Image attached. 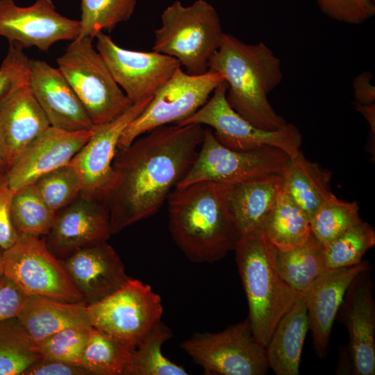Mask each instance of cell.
I'll return each instance as SVG.
<instances>
[{
    "mask_svg": "<svg viewBox=\"0 0 375 375\" xmlns=\"http://www.w3.org/2000/svg\"><path fill=\"white\" fill-rule=\"evenodd\" d=\"M197 124L164 125L117 149L102 202L112 234L155 214L186 175L203 140Z\"/></svg>",
    "mask_w": 375,
    "mask_h": 375,
    "instance_id": "obj_1",
    "label": "cell"
},
{
    "mask_svg": "<svg viewBox=\"0 0 375 375\" xmlns=\"http://www.w3.org/2000/svg\"><path fill=\"white\" fill-rule=\"evenodd\" d=\"M228 185L199 181L167 197L172 238L192 262L214 263L234 251L240 235L228 201Z\"/></svg>",
    "mask_w": 375,
    "mask_h": 375,
    "instance_id": "obj_2",
    "label": "cell"
},
{
    "mask_svg": "<svg viewBox=\"0 0 375 375\" xmlns=\"http://www.w3.org/2000/svg\"><path fill=\"white\" fill-rule=\"evenodd\" d=\"M209 70L224 78L228 104L253 125L274 131L287 124L267 98L281 83L283 74L280 59L265 43L247 44L224 33Z\"/></svg>",
    "mask_w": 375,
    "mask_h": 375,
    "instance_id": "obj_3",
    "label": "cell"
},
{
    "mask_svg": "<svg viewBox=\"0 0 375 375\" xmlns=\"http://www.w3.org/2000/svg\"><path fill=\"white\" fill-rule=\"evenodd\" d=\"M234 251L251 331L255 339L266 347L280 319L303 294L278 274L276 249L262 228L240 236Z\"/></svg>",
    "mask_w": 375,
    "mask_h": 375,
    "instance_id": "obj_4",
    "label": "cell"
},
{
    "mask_svg": "<svg viewBox=\"0 0 375 375\" xmlns=\"http://www.w3.org/2000/svg\"><path fill=\"white\" fill-rule=\"evenodd\" d=\"M161 21L152 51L176 58L190 74L208 72L224 34L215 8L206 0L189 6L176 1L163 10Z\"/></svg>",
    "mask_w": 375,
    "mask_h": 375,
    "instance_id": "obj_5",
    "label": "cell"
},
{
    "mask_svg": "<svg viewBox=\"0 0 375 375\" xmlns=\"http://www.w3.org/2000/svg\"><path fill=\"white\" fill-rule=\"evenodd\" d=\"M93 40L83 37L72 41L57 64L94 126L112 121L133 103L93 47Z\"/></svg>",
    "mask_w": 375,
    "mask_h": 375,
    "instance_id": "obj_6",
    "label": "cell"
},
{
    "mask_svg": "<svg viewBox=\"0 0 375 375\" xmlns=\"http://www.w3.org/2000/svg\"><path fill=\"white\" fill-rule=\"evenodd\" d=\"M290 160L286 152L274 147L249 151L228 149L217 141L211 129L205 128L195 160L176 188L205 181L232 185L281 174Z\"/></svg>",
    "mask_w": 375,
    "mask_h": 375,
    "instance_id": "obj_7",
    "label": "cell"
},
{
    "mask_svg": "<svg viewBox=\"0 0 375 375\" xmlns=\"http://www.w3.org/2000/svg\"><path fill=\"white\" fill-rule=\"evenodd\" d=\"M3 270L27 296L85 303L44 237L18 235L14 244L3 251Z\"/></svg>",
    "mask_w": 375,
    "mask_h": 375,
    "instance_id": "obj_8",
    "label": "cell"
},
{
    "mask_svg": "<svg viewBox=\"0 0 375 375\" xmlns=\"http://www.w3.org/2000/svg\"><path fill=\"white\" fill-rule=\"evenodd\" d=\"M180 346L206 375H264L269 369L248 317L218 333H194Z\"/></svg>",
    "mask_w": 375,
    "mask_h": 375,
    "instance_id": "obj_9",
    "label": "cell"
},
{
    "mask_svg": "<svg viewBox=\"0 0 375 375\" xmlns=\"http://www.w3.org/2000/svg\"><path fill=\"white\" fill-rule=\"evenodd\" d=\"M224 81L219 73L212 70L193 75L179 67L144 110L127 126L117 149L128 147L136 138L153 128L176 124L187 119L204 105Z\"/></svg>",
    "mask_w": 375,
    "mask_h": 375,
    "instance_id": "obj_10",
    "label": "cell"
},
{
    "mask_svg": "<svg viewBox=\"0 0 375 375\" xmlns=\"http://www.w3.org/2000/svg\"><path fill=\"white\" fill-rule=\"evenodd\" d=\"M227 85L219 84L208 100L194 114L176 124H197L211 127L217 141L235 151H249L265 147H277L291 158L301 151L302 135L293 124L274 131L260 129L236 112L226 96Z\"/></svg>",
    "mask_w": 375,
    "mask_h": 375,
    "instance_id": "obj_11",
    "label": "cell"
},
{
    "mask_svg": "<svg viewBox=\"0 0 375 375\" xmlns=\"http://www.w3.org/2000/svg\"><path fill=\"white\" fill-rule=\"evenodd\" d=\"M88 308L92 327L133 349L161 321L163 312L160 295L149 285L132 278Z\"/></svg>",
    "mask_w": 375,
    "mask_h": 375,
    "instance_id": "obj_12",
    "label": "cell"
},
{
    "mask_svg": "<svg viewBox=\"0 0 375 375\" xmlns=\"http://www.w3.org/2000/svg\"><path fill=\"white\" fill-rule=\"evenodd\" d=\"M94 38L97 51L132 103L153 97L181 67L176 58L155 51L124 49L103 32Z\"/></svg>",
    "mask_w": 375,
    "mask_h": 375,
    "instance_id": "obj_13",
    "label": "cell"
},
{
    "mask_svg": "<svg viewBox=\"0 0 375 375\" xmlns=\"http://www.w3.org/2000/svg\"><path fill=\"white\" fill-rule=\"evenodd\" d=\"M80 28L79 20L60 14L51 0H35L28 6L0 0V36L23 49L48 51L57 42L76 39Z\"/></svg>",
    "mask_w": 375,
    "mask_h": 375,
    "instance_id": "obj_14",
    "label": "cell"
},
{
    "mask_svg": "<svg viewBox=\"0 0 375 375\" xmlns=\"http://www.w3.org/2000/svg\"><path fill=\"white\" fill-rule=\"evenodd\" d=\"M370 270L353 279L336 316L348 331L346 361L348 374L354 375L375 374V303Z\"/></svg>",
    "mask_w": 375,
    "mask_h": 375,
    "instance_id": "obj_15",
    "label": "cell"
},
{
    "mask_svg": "<svg viewBox=\"0 0 375 375\" xmlns=\"http://www.w3.org/2000/svg\"><path fill=\"white\" fill-rule=\"evenodd\" d=\"M151 99L133 103L112 121L94 126L89 140L69 162L82 179V194L102 201L112 180V162L119 140L127 126L144 110Z\"/></svg>",
    "mask_w": 375,
    "mask_h": 375,
    "instance_id": "obj_16",
    "label": "cell"
},
{
    "mask_svg": "<svg viewBox=\"0 0 375 375\" xmlns=\"http://www.w3.org/2000/svg\"><path fill=\"white\" fill-rule=\"evenodd\" d=\"M92 133L93 128L72 131L49 127L8 167L6 174L12 190L33 184L44 175L68 165Z\"/></svg>",
    "mask_w": 375,
    "mask_h": 375,
    "instance_id": "obj_17",
    "label": "cell"
},
{
    "mask_svg": "<svg viewBox=\"0 0 375 375\" xmlns=\"http://www.w3.org/2000/svg\"><path fill=\"white\" fill-rule=\"evenodd\" d=\"M111 235L106 206L101 200L81 193L56 212L44 238L49 250L63 258L79 249L108 241Z\"/></svg>",
    "mask_w": 375,
    "mask_h": 375,
    "instance_id": "obj_18",
    "label": "cell"
},
{
    "mask_svg": "<svg viewBox=\"0 0 375 375\" xmlns=\"http://www.w3.org/2000/svg\"><path fill=\"white\" fill-rule=\"evenodd\" d=\"M60 260L87 305L112 294L131 278L107 241L79 249Z\"/></svg>",
    "mask_w": 375,
    "mask_h": 375,
    "instance_id": "obj_19",
    "label": "cell"
},
{
    "mask_svg": "<svg viewBox=\"0 0 375 375\" xmlns=\"http://www.w3.org/2000/svg\"><path fill=\"white\" fill-rule=\"evenodd\" d=\"M28 86L51 126L72 131L93 128L83 106L58 68L31 60Z\"/></svg>",
    "mask_w": 375,
    "mask_h": 375,
    "instance_id": "obj_20",
    "label": "cell"
},
{
    "mask_svg": "<svg viewBox=\"0 0 375 375\" xmlns=\"http://www.w3.org/2000/svg\"><path fill=\"white\" fill-rule=\"evenodd\" d=\"M367 269H371L367 260L328 269L304 294L309 329L318 358L323 359L327 356L333 324L347 288L360 272Z\"/></svg>",
    "mask_w": 375,
    "mask_h": 375,
    "instance_id": "obj_21",
    "label": "cell"
},
{
    "mask_svg": "<svg viewBox=\"0 0 375 375\" xmlns=\"http://www.w3.org/2000/svg\"><path fill=\"white\" fill-rule=\"evenodd\" d=\"M0 124L10 164L31 141L51 126L28 83L13 89L0 100Z\"/></svg>",
    "mask_w": 375,
    "mask_h": 375,
    "instance_id": "obj_22",
    "label": "cell"
},
{
    "mask_svg": "<svg viewBox=\"0 0 375 375\" xmlns=\"http://www.w3.org/2000/svg\"><path fill=\"white\" fill-rule=\"evenodd\" d=\"M283 186V174L228 185L230 212L240 236L261 228Z\"/></svg>",
    "mask_w": 375,
    "mask_h": 375,
    "instance_id": "obj_23",
    "label": "cell"
},
{
    "mask_svg": "<svg viewBox=\"0 0 375 375\" xmlns=\"http://www.w3.org/2000/svg\"><path fill=\"white\" fill-rule=\"evenodd\" d=\"M309 330L307 302L302 294L276 324L265 347L269 368L277 375H298Z\"/></svg>",
    "mask_w": 375,
    "mask_h": 375,
    "instance_id": "obj_24",
    "label": "cell"
},
{
    "mask_svg": "<svg viewBox=\"0 0 375 375\" xmlns=\"http://www.w3.org/2000/svg\"><path fill=\"white\" fill-rule=\"evenodd\" d=\"M17 318L35 342L69 326H92L86 303L38 296H28Z\"/></svg>",
    "mask_w": 375,
    "mask_h": 375,
    "instance_id": "obj_25",
    "label": "cell"
},
{
    "mask_svg": "<svg viewBox=\"0 0 375 375\" xmlns=\"http://www.w3.org/2000/svg\"><path fill=\"white\" fill-rule=\"evenodd\" d=\"M332 172L306 158L300 151L291 158L283 174V186L311 219L319 206L333 193Z\"/></svg>",
    "mask_w": 375,
    "mask_h": 375,
    "instance_id": "obj_26",
    "label": "cell"
},
{
    "mask_svg": "<svg viewBox=\"0 0 375 375\" xmlns=\"http://www.w3.org/2000/svg\"><path fill=\"white\" fill-rule=\"evenodd\" d=\"M261 228L272 244L281 251L302 245L312 233L310 217L283 186Z\"/></svg>",
    "mask_w": 375,
    "mask_h": 375,
    "instance_id": "obj_27",
    "label": "cell"
},
{
    "mask_svg": "<svg viewBox=\"0 0 375 375\" xmlns=\"http://www.w3.org/2000/svg\"><path fill=\"white\" fill-rule=\"evenodd\" d=\"M276 267L281 278L304 294L328 269L324 260V245L312 234L293 249H276Z\"/></svg>",
    "mask_w": 375,
    "mask_h": 375,
    "instance_id": "obj_28",
    "label": "cell"
},
{
    "mask_svg": "<svg viewBox=\"0 0 375 375\" xmlns=\"http://www.w3.org/2000/svg\"><path fill=\"white\" fill-rule=\"evenodd\" d=\"M172 337L169 328L161 321L155 324L132 350L123 375H187L181 365L162 352V344Z\"/></svg>",
    "mask_w": 375,
    "mask_h": 375,
    "instance_id": "obj_29",
    "label": "cell"
},
{
    "mask_svg": "<svg viewBox=\"0 0 375 375\" xmlns=\"http://www.w3.org/2000/svg\"><path fill=\"white\" fill-rule=\"evenodd\" d=\"M41 358L36 342L17 317L0 322V375H23Z\"/></svg>",
    "mask_w": 375,
    "mask_h": 375,
    "instance_id": "obj_30",
    "label": "cell"
},
{
    "mask_svg": "<svg viewBox=\"0 0 375 375\" xmlns=\"http://www.w3.org/2000/svg\"><path fill=\"white\" fill-rule=\"evenodd\" d=\"M55 215L56 212L43 201L34 184L14 192L10 218L18 235L44 237L52 226Z\"/></svg>",
    "mask_w": 375,
    "mask_h": 375,
    "instance_id": "obj_31",
    "label": "cell"
},
{
    "mask_svg": "<svg viewBox=\"0 0 375 375\" xmlns=\"http://www.w3.org/2000/svg\"><path fill=\"white\" fill-rule=\"evenodd\" d=\"M133 349L92 327L81 364L91 375H123Z\"/></svg>",
    "mask_w": 375,
    "mask_h": 375,
    "instance_id": "obj_32",
    "label": "cell"
},
{
    "mask_svg": "<svg viewBox=\"0 0 375 375\" xmlns=\"http://www.w3.org/2000/svg\"><path fill=\"white\" fill-rule=\"evenodd\" d=\"M374 245L373 227L360 219L324 247L326 266L335 269L358 264Z\"/></svg>",
    "mask_w": 375,
    "mask_h": 375,
    "instance_id": "obj_33",
    "label": "cell"
},
{
    "mask_svg": "<svg viewBox=\"0 0 375 375\" xmlns=\"http://www.w3.org/2000/svg\"><path fill=\"white\" fill-rule=\"evenodd\" d=\"M137 0H81L80 33L78 38H94L110 31L132 16Z\"/></svg>",
    "mask_w": 375,
    "mask_h": 375,
    "instance_id": "obj_34",
    "label": "cell"
},
{
    "mask_svg": "<svg viewBox=\"0 0 375 375\" xmlns=\"http://www.w3.org/2000/svg\"><path fill=\"white\" fill-rule=\"evenodd\" d=\"M360 219L356 201H345L333 194L312 217L311 231L325 247Z\"/></svg>",
    "mask_w": 375,
    "mask_h": 375,
    "instance_id": "obj_35",
    "label": "cell"
},
{
    "mask_svg": "<svg viewBox=\"0 0 375 375\" xmlns=\"http://www.w3.org/2000/svg\"><path fill=\"white\" fill-rule=\"evenodd\" d=\"M33 184L43 201L55 212L73 201L83 190L78 172L69 163L44 175Z\"/></svg>",
    "mask_w": 375,
    "mask_h": 375,
    "instance_id": "obj_36",
    "label": "cell"
},
{
    "mask_svg": "<svg viewBox=\"0 0 375 375\" xmlns=\"http://www.w3.org/2000/svg\"><path fill=\"white\" fill-rule=\"evenodd\" d=\"M92 326H74L62 329L36 342L42 358L81 365V360Z\"/></svg>",
    "mask_w": 375,
    "mask_h": 375,
    "instance_id": "obj_37",
    "label": "cell"
},
{
    "mask_svg": "<svg viewBox=\"0 0 375 375\" xmlns=\"http://www.w3.org/2000/svg\"><path fill=\"white\" fill-rule=\"evenodd\" d=\"M321 11L333 20L358 25L373 17L375 2L372 0H315Z\"/></svg>",
    "mask_w": 375,
    "mask_h": 375,
    "instance_id": "obj_38",
    "label": "cell"
},
{
    "mask_svg": "<svg viewBox=\"0 0 375 375\" xmlns=\"http://www.w3.org/2000/svg\"><path fill=\"white\" fill-rule=\"evenodd\" d=\"M30 62L23 48L10 43L0 67V100L13 89L28 83Z\"/></svg>",
    "mask_w": 375,
    "mask_h": 375,
    "instance_id": "obj_39",
    "label": "cell"
},
{
    "mask_svg": "<svg viewBox=\"0 0 375 375\" xmlns=\"http://www.w3.org/2000/svg\"><path fill=\"white\" fill-rule=\"evenodd\" d=\"M13 193L6 172H0V247L3 250L12 246L18 237L10 218Z\"/></svg>",
    "mask_w": 375,
    "mask_h": 375,
    "instance_id": "obj_40",
    "label": "cell"
},
{
    "mask_svg": "<svg viewBox=\"0 0 375 375\" xmlns=\"http://www.w3.org/2000/svg\"><path fill=\"white\" fill-rule=\"evenodd\" d=\"M28 296L5 274L0 276V322L17 317Z\"/></svg>",
    "mask_w": 375,
    "mask_h": 375,
    "instance_id": "obj_41",
    "label": "cell"
},
{
    "mask_svg": "<svg viewBox=\"0 0 375 375\" xmlns=\"http://www.w3.org/2000/svg\"><path fill=\"white\" fill-rule=\"evenodd\" d=\"M23 375H91V374L80 365L41 358L30 366Z\"/></svg>",
    "mask_w": 375,
    "mask_h": 375,
    "instance_id": "obj_42",
    "label": "cell"
},
{
    "mask_svg": "<svg viewBox=\"0 0 375 375\" xmlns=\"http://www.w3.org/2000/svg\"><path fill=\"white\" fill-rule=\"evenodd\" d=\"M373 75L364 72L353 81V97L356 103L369 104L375 103V87L371 83Z\"/></svg>",
    "mask_w": 375,
    "mask_h": 375,
    "instance_id": "obj_43",
    "label": "cell"
},
{
    "mask_svg": "<svg viewBox=\"0 0 375 375\" xmlns=\"http://www.w3.org/2000/svg\"><path fill=\"white\" fill-rule=\"evenodd\" d=\"M355 109L359 112L368 122L371 131V142L369 143V152L374 156V141L375 139V103L369 104H358L354 103Z\"/></svg>",
    "mask_w": 375,
    "mask_h": 375,
    "instance_id": "obj_44",
    "label": "cell"
},
{
    "mask_svg": "<svg viewBox=\"0 0 375 375\" xmlns=\"http://www.w3.org/2000/svg\"><path fill=\"white\" fill-rule=\"evenodd\" d=\"M10 165L6 137L0 124V172H7Z\"/></svg>",
    "mask_w": 375,
    "mask_h": 375,
    "instance_id": "obj_45",
    "label": "cell"
},
{
    "mask_svg": "<svg viewBox=\"0 0 375 375\" xmlns=\"http://www.w3.org/2000/svg\"><path fill=\"white\" fill-rule=\"evenodd\" d=\"M3 249L0 247V276L3 274Z\"/></svg>",
    "mask_w": 375,
    "mask_h": 375,
    "instance_id": "obj_46",
    "label": "cell"
},
{
    "mask_svg": "<svg viewBox=\"0 0 375 375\" xmlns=\"http://www.w3.org/2000/svg\"><path fill=\"white\" fill-rule=\"evenodd\" d=\"M372 1L375 2V0H372Z\"/></svg>",
    "mask_w": 375,
    "mask_h": 375,
    "instance_id": "obj_47",
    "label": "cell"
}]
</instances>
